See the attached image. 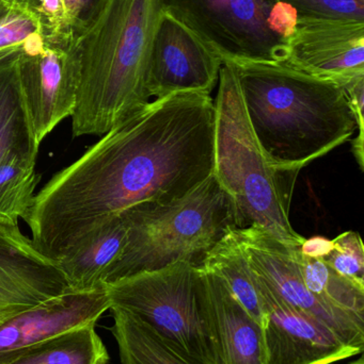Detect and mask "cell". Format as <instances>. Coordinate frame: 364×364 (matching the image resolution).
I'll return each mask as SVG.
<instances>
[{
	"mask_svg": "<svg viewBox=\"0 0 364 364\" xmlns=\"http://www.w3.org/2000/svg\"><path fill=\"white\" fill-rule=\"evenodd\" d=\"M215 102L211 93L156 98L115 126L36 193L25 222L56 260L132 205H167L213 175Z\"/></svg>",
	"mask_w": 364,
	"mask_h": 364,
	"instance_id": "obj_1",
	"label": "cell"
},
{
	"mask_svg": "<svg viewBox=\"0 0 364 364\" xmlns=\"http://www.w3.org/2000/svg\"><path fill=\"white\" fill-rule=\"evenodd\" d=\"M162 0H98L75 36L80 63L74 138L104 136L151 102L147 90Z\"/></svg>",
	"mask_w": 364,
	"mask_h": 364,
	"instance_id": "obj_2",
	"label": "cell"
},
{
	"mask_svg": "<svg viewBox=\"0 0 364 364\" xmlns=\"http://www.w3.org/2000/svg\"><path fill=\"white\" fill-rule=\"evenodd\" d=\"M250 125L274 166L301 172L357 130L341 85L280 63L234 64Z\"/></svg>",
	"mask_w": 364,
	"mask_h": 364,
	"instance_id": "obj_3",
	"label": "cell"
},
{
	"mask_svg": "<svg viewBox=\"0 0 364 364\" xmlns=\"http://www.w3.org/2000/svg\"><path fill=\"white\" fill-rule=\"evenodd\" d=\"M215 100L214 176L232 199L239 229L262 227L282 243L306 241L291 224L298 172L281 170L265 155L250 125L234 63L220 68Z\"/></svg>",
	"mask_w": 364,
	"mask_h": 364,
	"instance_id": "obj_4",
	"label": "cell"
},
{
	"mask_svg": "<svg viewBox=\"0 0 364 364\" xmlns=\"http://www.w3.org/2000/svg\"><path fill=\"white\" fill-rule=\"evenodd\" d=\"M122 214L125 246L103 274V284L183 261L200 265L226 233L239 229L232 199L214 174L179 200L139 203Z\"/></svg>",
	"mask_w": 364,
	"mask_h": 364,
	"instance_id": "obj_5",
	"label": "cell"
},
{
	"mask_svg": "<svg viewBox=\"0 0 364 364\" xmlns=\"http://www.w3.org/2000/svg\"><path fill=\"white\" fill-rule=\"evenodd\" d=\"M110 307L149 325L169 346L198 364H219L205 310L199 265L177 262L104 284Z\"/></svg>",
	"mask_w": 364,
	"mask_h": 364,
	"instance_id": "obj_6",
	"label": "cell"
},
{
	"mask_svg": "<svg viewBox=\"0 0 364 364\" xmlns=\"http://www.w3.org/2000/svg\"><path fill=\"white\" fill-rule=\"evenodd\" d=\"M224 62L280 63L296 12L280 0H162Z\"/></svg>",
	"mask_w": 364,
	"mask_h": 364,
	"instance_id": "obj_7",
	"label": "cell"
},
{
	"mask_svg": "<svg viewBox=\"0 0 364 364\" xmlns=\"http://www.w3.org/2000/svg\"><path fill=\"white\" fill-rule=\"evenodd\" d=\"M24 100L38 144L68 117H72L78 94V48L74 38L32 40L17 60Z\"/></svg>",
	"mask_w": 364,
	"mask_h": 364,
	"instance_id": "obj_8",
	"label": "cell"
},
{
	"mask_svg": "<svg viewBox=\"0 0 364 364\" xmlns=\"http://www.w3.org/2000/svg\"><path fill=\"white\" fill-rule=\"evenodd\" d=\"M254 273L286 304L335 331L344 342L363 352L364 323L316 296L306 286L296 247L286 245L262 227L236 229ZM301 247V246H299Z\"/></svg>",
	"mask_w": 364,
	"mask_h": 364,
	"instance_id": "obj_9",
	"label": "cell"
},
{
	"mask_svg": "<svg viewBox=\"0 0 364 364\" xmlns=\"http://www.w3.org/2000/svg\"><path fill=\"white\" fill-rule=\"evenodd\" d=\"M256 276L264 312L265 364H333L363 354L326 325L286 304Z\"/></svg>",
	"mask_w": 364,
	"mask_h": 364,
	"instance_id": "obj_10",
	"label": "cell"
},
{
	"mask_svg": "<svg viewBox=\"0 0 364 364\" xmlns=\"http://www.w3.org/2000/svg\"><path fill=\"white\" fill-rule=\"evenodd\" d=\"M222 64L192 30L162 11L150 60L147 90L151 98L184 92L211 93Z\"/></svg>",
	"mask_w": 364,
	"mask_h": 364,
	"instance_id": "obj_11",
	"label": "cell"
},
{
	"mask_svg": "<svg viewBox=\"0 0 364 364\" xmlns=\"http://www.w3.org/2000/svg\"><path fill=\"white\" fill-rule=\"evenodd\" d=\"M282 64L345 87L364 77V23L297 19Z\"/></svg>",
	"mask_w": 364,
	"mask_h": 364,
	"instance_id": "obj_12",
	"label": "cell"
},
{
	"mask_svg": "<svg viewBox=\"0 0 364 364\" xmlns=\"http://www.w3.org/2000/svg\"><path fill=\"white\" fill-rule=\"evenodd\" d=\"M70 290L57 261L19 226L0 224V325Z\"/></svg>",
	"mask_w": 364,
	"mask_h": 364,
	"instance_id": "obj_13",
	"label": "cell"
},
{
	"mask_svg": "<svg viewBox=\"0 0 364 364\" xmlns=\"http://www.w3.org/2000/svg\"><path fill=\"white\" fill-rule=\"evenodd\" d=\"M110 309L105 286L70 290L21 312L0 325V364L32 346L87 325L96 324Z\"/></svg>",
	"mask_w": 364,
	"mask_h": 364,
	"instance_id": "obj_14",
	"label": "cell"
},
{
	"mask_svg": "<svg viewBox=\"0 0 364 364\" xmlns=\"http://www.w3.org/2000/svg\"><path fill=\"white\" fill-rule=\"evenodd\" d=\"M205 310L219 364H265L260 323L215 273L199 267Z\"/></svg>",
	"mask_w": 364,
	"mask_h": 364,
	"instance_id": "obj_15",
	"label": "cell"
},
{
	"mask_svg": "<svg viewBox=\"0 0 364 364\" xmlns=\"http://www.w3.org/2000/svg\"><path fill=\"white\" fill-rule=\"evenodd\" d=\"M126 235L125 218L118 214L56 259L71 290L90 291L104 286L103 274L121 254Z\"/></svg>",
	"mask_w": 364,
	"mask_h": 364,
	"instance_id": "obj_16",
	"label": "cell"
},
{
	"mask_svg": "<svg viewBox=\"0 0 364 364\" xmlns=\"http://www.w3.org/2000/svg\"><path fill=\"white\" fill-rule=\"evenodd\" d=\"M19 53L0 58V164L13 158L36 159L40 147L19 83Z\"/></svg>",
	"mask_w": 364,
	"mask_h": 364,
	"instance_id": "obj_17",
	"label": "cell"
},
{
	"mask_svg": "<svg viewBox=\"0 0 364 364\" xmlns=\"http://www.w3.org/2000/svg\"><path fill=\"white\" fill-rule=\"evenodd\" d=\"M199 267L209 269L220 277L239 303L262 326L264 312L258 279L239 241L236 229L226 233L205 254Z\"/></svg>",
	"mask_w": 364,
	"mask_h": 364,
	"instance_id": "obj_18",
	"label": "cell"
},
{
	"mask_svg": "<svg viewBox=\"0 0 364 364\" xmlns=\"http://www.w3.org/2000/svg\"><path fill=\"white\" fill-rule=\"evenodd\" d=\"M110 331L121 364H198L175 352L149 325L125 310L110 307Z\"/></svg>",
	"mask_w": 364,
	"mask_h": 364,
	"instance_id": "obj_19",
	"label": "cell"
},
{
	"mask_svg": "<svg viewBox=\"0 0 364 364\" xmlns=\"http://www.w3.org/2000/svg\"><path fill=\"white\" fill-rule=\"evenodd\" d=\"M95 325L32 346L4 364H108V350L96 333Z\"/></svg>",
	"mask_w": 364,
	"mask_h": 364,
	"instance_id": "obj_20",
	"label": "cell"
},
{
	"mask_svg": "<svg viewBox=\"0 0 364 364\" xmlns=\"http://www.w3.org/2000/svg\"><path fill=\"white\" fill-rule=\"evenodd\" d=\"M294 255L306 286L313 294L364 323V287L340 275L322 259L303 256L299 247Z\"/></svg>",
	"mask_w": 364,
	"mask_h": 364,
	"instance_id": "obj_21",
	"label": "cell"
},
{
	"mask_svg": "<svg viewBox=\"0 0 364 364\" xmlns=\"http://www.w3.org/2000/svg\"><path fill=\"white\" fill-rule=\"evenodd\" d=\"M36 166V159L24 158L0 164V224L19 226L25 220L40 181Z\"/></svg>",
	"mask_w": 364,
	"mask_h": 364,
	"instance_id": "obj_22",
	"label": "cell"
},
{
	"mask_svg": "<svg viewBox=\"0 0 364 364\" xmlns=\"http://www.w3.org/2000/svg\"><path fill=\"white\" fill-rule=\"evenodd\" d=\"M40 17L47 38L70 40L93 12L98 0H24Z\"/></svg>",
	"mask_w": 364,
	"mask_h": 364,
	"instance_id": "obj_23",
	"label": "cell"
},
{
	"mask_svg": "<svg viewBox=\"0 0 364 364\" xmlns=\"http://www.w3.org/2000/svg\"><path fill=\"white\" fill-rule=\"evenodd\" d=\"M46 36L42 21L24 0H14L0 18V58L21 53L32 40Z\"/></svg>",
	"mask_w": 364,
	"mask_h": 364,
	"instance_id": "obj_24",
	"label": "cell"
},
{
	"mask_svg": "<svg viewBox=\"0 0 364 364\" xmlns=\"http://www.w3.org/2000/svg\"><path fill=\"white\" fill-rule=\"evenodd\" d=\"M333 241V250L322 260L340 275L364 287V246L360 235L345 231Z\"/></svg>",
	"mask_w": 364,
	"mask_h": 364,
	"instance_id": "obj_25",
	"label": "cell"
},
{
	"mask_svg": "<svg viewBox=\"0 0 364 364\" xmlns=\"http://www.w3.org/2000/svg\"><path fill=\"white\" fill-rule=\"evenodd\" d=\"M298 18L364 23V0H280Z\"/></svg>",
	"mask_w": 364,
	"mask_h": 364,
	"instance_id": "obj_26",
	"label": "cell"
},
{
	"mask_svg": "<svg viewBox=\"0 0 364 364\" xmlns=\"http://www.w3.org/2000/svg\"><path fill=\"white\" fill-rule=\"evenodd\" d=\"M350 100V108L356 119L358 134L353 142V151L358 161L359 166L363 170L364 159V126H363V107H364V77L356 79L343 87Z\"/></svg>",
	"mask_w": 364,
	"mask_h": 364,
	"instance_id": "obj_27",
	"label": "cell"
},
{
	"mask_svg": "<svg viewBox=\"0 0 364 364\" xmlns=\"http://www.w3.org/2000/svg\"><path fill=\"white\" fill-rule=\"evenodd\" d=\"M333 248V240L326 239L324 237H313L311 239H306L299 247V250L303 256L323 259L331 254Z\"/></svg>",
	"mask_w": 364,
	"mask_h": 364,
	"instance_id": "obj_28",
	"label": "cell"
},
{
	"mask_svg": "<svg viewBox=\"0 0 364 364\" xmlns=\"http://www.w3.org/2000/svg\"><path fill=\"white\" fill-rule=\"evenodd\" d=\"M14 0H0V18L10 10Z\"/></svg>",
	"mask_w": 364,
	"mask_h": 364,
	"instance_id": "obj_29",
	"label": "cell"
},
{
	"mask_svg": "<svg viewBox=\"0 0 364 364\" xmlns=\"http://www.w3.org/2000/svg\"><path fill=\"white\" fill-rule=\"evenodd\" d=\"M348 364H364V358L363 354H360V357H359L358 359H356V360L352 361V363Z\"/></svg>",
	"mask_w": 364,
	"mask_h": 364,
	"instance_id": "obj_30",
	"label": "cell"
}]
</instances>
